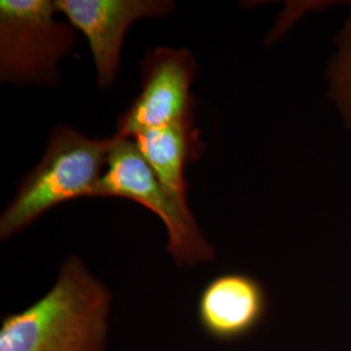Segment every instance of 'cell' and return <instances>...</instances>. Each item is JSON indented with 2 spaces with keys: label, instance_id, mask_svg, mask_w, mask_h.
<instances>
[{
  "label": "cell",
  "instance_id": "6da1fadb",
  "mask_svg": "<svg viewBox=\"0 0 351 351\" xmlns=\"http://www.w3.org/2000/svg\"><path fill=\"white\" fill-rule=\"evenodd\" d=\"M112 295L78 258L60 268L53 287L0 326V351H107Z\"/></svg>",
  "mask_w": 351,
  "mask_h": 351
},
{
  "label": "cell",
  "instance_id": "7a4b0ae2",
  "mask_svg": "<svg viewBox=\"0 0 351 351\" xmlns=\"http://www.w3.org/2000/svg\"><path fill=\"white\" fill-rule=\"evenodd\" d=\"M112 143L113 136L88 138L71 126L53 129L42 159L1 213L0 239H11L56 206L95 197Z\"/></svg>",
  "mask_w": 351,
  "mask_h": 351
},
{
  "label": "cell",
  "instance_id": "3957f363",
  "mask_svg": "<svg viewBox=\"0 0 351 351\" xmlns=\"http://www.w3.org/2000/svg\"><path fill=\"white\" fill-rule=\"evenodd\" d=\"M50 0L0 1V81L59 86V65L75 46V30L55 19Z\"/></svg>",
  "mask_w": 351,
  "mask_h": 351
},
{
  "label": "cell",
  "instance_id": "277c9868",
  "mask_svg": "<svg viewBox=\"0 0 351 351\" xmlns=\"http://www.w3.org/2000/svg\"><path fill=\"white\" fill-rule=\"evenodd\" d=\"M106 197L130 199L155 213L167 228V250L177 265L194 267L215 259V247L204 239L191 211L169 197L133 139L113 136L94 198Z\"/></svg>",
  "mask_w": 351,
  "mask_h": 351
},
{
  "label": "cell",
  "instance_id": "5b68a950",
  "mask_svg": "<svg viewBox=\"0 0 351 351\" xmlns=\"http://www.w3.org/2000/svg\"><path fill=\"white\" fill-rule=\"evenodd\" d=\"M198 65L188 49L158 47L142 63L138 97L123 113L116 136L133 138L163 126L194 121L191 84Z\"/></svg>",
  "mask_w": 351,
  "mask_h": 351
},
{
  "label": "cell",
  "instance_id": "8992f818",
  "mask_svg": "<svg viewBox=\"0 0 351 351\" xmlns=\"http://www.w3.org/2000/svg\"><path fill=\"white\" fill-rule=\"evenodd\" d=\"M55 5L86 38L101 88L116 80L130 26L143 19L165 17L176 8L171 0H56Z\"/></svg>",
  "mask_w": 351,
  "mask_h": 351
},
{
  "label": "cell",
  "instance_id": "52a82bcc",
  "mask_svg": "<svg viewBox=\"0 0 351 351\" xmlns=\"http://www.w3.org/2000/svg\"><path fill=\"white\" fill-rule=\"evenodd\" d=\"M268 310L263 285L245 274H224L201 291L197 315L204 333L220 342H233L252 333Z\"/></svg>",
  "mask_w": 351,
  "mask_h": 351
},
{
  "label": "cell",
  "instance_id": "ba28073f",
  "mask_svg": "<svg viewBox=\"0 0 351 351\" xmlns=\"http://www.w3.org/2000/svg\"><path fill=\"white\" fill-rule=\"evenodd\" d=\"M130 139L134 141L169 197L181 208L189 210L185 171L189 164L201 158L204 150L194 121L152 129Z\"/></svg>",
  "mask_w": 351,
  "mask_h": 351
},
{
  "label": "cell",
  "instance_id": "9c48e42d",
  "mask_svg": "<svg viewBox=\"0 0 351 351\" xmlns=\"http://www.w3.org/2000/svg\"><path fill=\"white\" fill-rule=\"evenodd\" d=\"M329 101L351 132V12L336 39V51L326 66Z\"/></svg>",
  "mask_w": 351,
  "mask_h": 351
}]
</instances>
